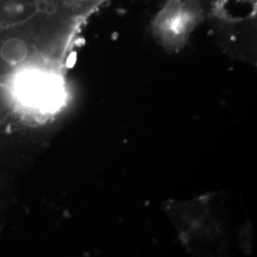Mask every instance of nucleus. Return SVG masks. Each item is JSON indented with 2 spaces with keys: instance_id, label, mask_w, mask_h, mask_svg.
<instances>
[{
  "instance_id": "nucleus-2",
  "label": "nucleus",
  "mask_w": 257,
  "mask_h": 257,
  "mask_svg": "<svg viewBox=\"0 0 257 257\" xmlns=\"http://www.w3.org/2000/svg\"><path fill=\"white\" fill-rule=\"evenodd\" d=\"M207 17L199 0H168L152 22L156 40L171 52L182 49Z\"/></svg>"
},
{
  "instance_id": "nucleus-3",
  "label": "nucleus",
  "mask_w": 257,
  "mask_h": 257,
  "mask_svg": "<svg viewBox=\"0 0 257 257\" xmlns=\"http://www.w3.org/2000/svg\"><path fill=\"white\" fill-rule=\"evenodd\" d=\"M29 47L19 37H11L3 42L0 48L1 58L10 65H19L27 59Z\"/></svg>"
},
{
  "instance_id": "nucleus-1",
  "label": "nucleus",
  "mask_w": 257,
  "mask_h": 257,
  "mask_svg": "<svg viewBox=\"0 0 257 257\" xmlns=\"http://www.w3.org/2000/svg\"><path fill=\"white\" fill-rule=\"evenodd\" d=\"M243 0H230L211 11L214 37L226 53L244 62H256V7L240 12L237 7Z\"/></svg>"
},
{
  "instance_id": "nucleus-4",
  "label": "nucleus",
  "mask_w": 257,
  "mask_h": 257,
  "mask_svg": "<svg viewBox=\"0 0 257 257\" xmlns=\"http://www.w3.org/2000/svg\"><path fill=\"white\" fill-rule=\"evenodd\" d=\"M226 1L229 0H199V2L203 5V7L207 12V16L209 13H211L212 10L217 8L218 6H220L221 4L225 3Z\"/></svg>"
}]
</instances>
